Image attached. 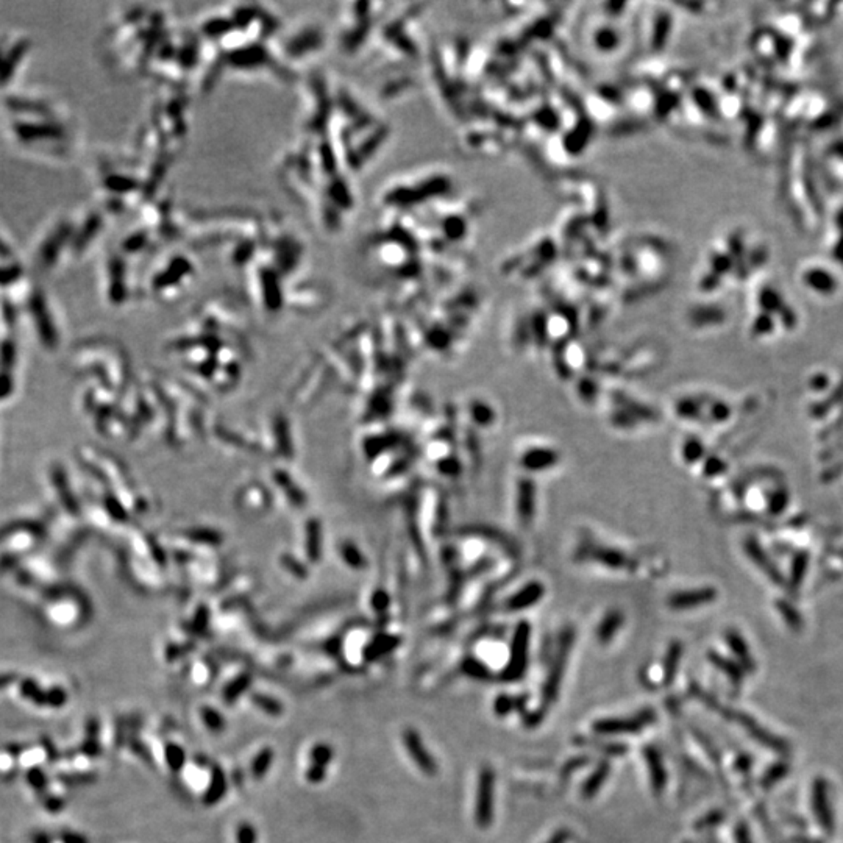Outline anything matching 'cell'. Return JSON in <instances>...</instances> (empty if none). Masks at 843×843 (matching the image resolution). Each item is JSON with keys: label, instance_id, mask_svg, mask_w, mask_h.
Listing matches in <instances>:
<instances>
[{"label": "cell", "instance_id": "obj_14", "mask_svg": "<svg viewBox=\"0 0 843 843\" xmlns=\"http://www.w3.org/2000/svg\"><path fill=\"white\" fill-rule=\"evenodd\" d=\"M726 640L728 645L732 648V651L736 653V656L741 659V663L743 664V667L747 670H754V664L753 659H751L750 653H748V647L745 644V640L742 639L741 634H737L736 631H730V633L726 634Z\"/></svg>", "mask_w": 843, "mask_h": 843}, {"label": "cell", "instance_id": "obj_23", "mask_svg": "<svg viewBox=\"0 0 843 843\" xmlns=\"http://www.w3.org/2000/svg\"><path fill=\"white\" fill-rule=\"evenodd\" d=\"M0 257H10V248L3 244L2 239H0Z\"/></svg>", "mask_w": 843, "mask_h": 843}, {"label": "cell", "instance_id": "obj_16", "mask_svg": "<svg viewBox=\"0 0 843 843\" xmlns=\"http://www.w3.org/2000/svg\"><path fill=\"white\" fill-rule=\"evenodd\" d=\"M683 656V645L678 644V642H673L670 645L669 651H667V658L664 663V683L670 684L673 681V678L676 675L678 670V663L679 659Z\"/></svg>", "mask_w": 843, "mask_h": 843}, {"label": "cell", "instance_id": "obj_9", "mask_svg": "<svg viewBox=\"0 0 843 843\" xmlns=\"http://www.w3.org/2000/svg\"><path fill=\"white\" fill-rule=\"evenodd\" d=\"M644 756L647 759V766H648V772H650V781H651V787L654 793H660L665 788L667 784V773H665V767L663 762V757H660L659 751L654 747H647L644 750Z\"/></svg>", "mask_w": 843, "mask_h": 843}, {"label": "cell", "instance_id": "obj_17", "mask_svg": "<svg viewBox=\"0 0 843 843\" xmlns=\"http://www.w3.org/2000/svg\"><path fill=\"white\" fill-rule=\"evenodd\" d=\"M524 705H525V698H511V696H508V695H500L494 703V709H495L497 715L503 717V715L511 714L514 707L521 709L524 707Z\"/></svg>", "mask_w": 843, "mask_h": 843}, {"label": "cell", "instance_id": "obj_5", "mask_svg": "<svg viewBox=\"0 0 843 843\" xmlns=\"http://www.w3.org/2000/svg\"><path fill=\"white\" fill-rule=\"evenodd\" d=\"M16 135L21 136L24 142H39V141H57L63 139L64 131L59 124H52L48 120L44 122H17Z\"/></svg>", "mask_w": 843, "mask_h": 843}, {"label": "cell", "instance_id": "obj_21", "mask_svg": "<svg viewBox=\"0 0 843 843\" xmlns=\"http://www.w3.org/2000/svg\"><path fill=\"white\" fill-rule=\"evenodd\" d=\"M700 454H701L700 442L690 441V442H687L686 447H684V456H686V459H689V461L698 459Z\"/></svg>", "mask_w": 843, "mask_h": 843}, {"label": "cell", "instance_id": "obj_3", "mask_svg": "<svg viewBox=\"0 0 843 843\" xmlns=\"http://www.w3.org/2000/svg\"><path fill=\"white\" fill-rule=\"evenodd\" d=\"M573 638H575V634L572 629H566L561 634L556 659L553 663V667H551V670L548 673L547 681H545V684H544V690H542L544 709L550 706L551 703L557 698V692H559V686H561V681L564 676V670H566V663H567L570 648H572V644H573Z\"/></svg>", "mask_w": 843, "mask_h": 843}, {"label": "cell", "instance_id": "obj_22", "mask_svg": "<svg viewBox=\"0 0 843 843\" xmlns=\"http://www.w3.org/2000/svg\"><path fill=\"white\" fill-rule=\"evenodd\" d=\"M736 843H753L747 823L741 822L736 828Z\"/></svg>", "mask_w": 843, "mask_h": 843}, {"label": "cell", "instance_id": "obj_7", "mask_svg": "<svg viewBox=\"0 0 843 843\" xmlns=\"http://www.w3.org/2000/svg\"><path fill=\"white\" fill-rule=\"evenodd\" d=\"M812 806H814L815 817H817V820L820 822L822 828L826 831V833H833L834 831L833 808H831L829 795H828V784L824 779H817L814 782V790H812Z\"/></svg>", "mask_w": 843, "mask_h": 843}, {"label": "cell", "instance_id": "obj_1", "mask_svg": "<svg viewBox=\"0 0 843 843\" xmlns=\"http://www.w3.org/2000/svg\"><path fill=\"white\" fill-rule=\"evenodd\" d=\"M495 773L490 767H483L478 776L476 803H475V822L476 826L488 829L494 820L495 808Z\"/></svg>", "mask_w": 843, "mask_h": 843}, {"label": "cell", "instance_id": "obj_8", "mask_svg": "<svg viewBox=\"0 0 843 843\" xmlns=\"http://www.w3.org/2000/svg\"><path fill=\"white\" fill-rule=\"evenodd\" d=\"M715 598V591L712 589H700V591H687L678 592L671 595L669 600L670 608L673 609H690L696 606L711 603Z\"/></svg>", "mask_w": 843, "mask_h": 843}, {"label": "cell", "instance_id": "obj_15", "mask_svg": "<svg viewBox=\"0 0 843 843\" xmlns=\"http://www.w3.org/2000/svg\"><path fill=\"white\" fill-rule=\"evenodd\" d=\"M709 658H711L712 664L715 667H717L719 670L723 671L725 675L728 678H730L734 684H736V686H741L742 681H743V671H742L741 667H739L737 664H734V663H730V660L725 659L723 656H720V654H715V653L709 654Z\"/></svg>", "mask_w": 843, "mask_h": 843}, {"label": "cell", "instance_id": "obj_20", "mask_svg": "<svg viewBox=\"0 0 843 843\" xmlns=\"http://www.w3.org/2000/svg\"><path fill=\"white\" fill-rule=\"evenodd\" d=\"M723 820H725L723 812L715 810V812H711V814H709V815L703 817L701 820L698 823H696L695 828L696 829H706V828H711V826H717V824H720Z\"/></svg>", "mask_w": 843, "mask_h": 843}, {"label": "cell", "instance_id": "obj_18", "mask_svg": "<svg viewBox=\"0 0 843 843\" xmlns=\"http://www.w3.org/2000/svg\"><path fill=\"white\" fill-rule=\"evenodd\" d=\"M463 669L467 675L472 678H476V679H488L490 676L488 667L481 663H478V660H475V659H467L463 665Z\"/></svg>", "mask_w": 843, "mask_h": 843}, {"label": "cell", "instance_id": "obj_13", "mask_svg": "<svg viewBox=\"0 0 843 843\" xmlns=\"http://www.w3.org/2000/svg\"><path fill=\"white\" fill-rule=\"evenodd\" d=\"M609 763L608 762H600L597 768L593 770V773L589 776V779L584 782L583 787V797L584 798H592L595 797L600 788L604 784V781L608 779L609 775Z\"/></svg>", "mask_w": 843, "mask_h": 843}, {"label": "cell", "instance_id": "obj_11", "mask_svg": "<svg viewBox=\"0 0 843 843\" xmlns=\"http://www.w3.org/2000/svg\"><path fill=\"white\" fill-rule=\"evenodd\" d=\"M542 595H544V587L537 583H531L528 586H525L521 591L515 592L514 595L509 598L508 608L511 611L526 609V608H530V606L536 604Z\"/></svg>", "mask_w": 843, "mask_h": 843}, {"label": "cell", "instance_id": "obj_2", "mask_svg": "<svg viewBox=\"0 0 843 843\" xmlns=\"http://www.w3.org/2000/svg\"><path fill=\"white\" fill-rule=\"evenodd\" d=\"M528 644H530V627L526 622H521L515 629L509 663L501 673V679L508 683L519 681L524 678L526 667H528Z\"/></svg>", "mask_w": 843, "mask_h": 843}, {"label": "cell", "instance_id": "obj_10", "mask_svg": "<svg viewBox=\"0 0 843 843\" xmlns=\"http://www.w3.org/2000/svg\"><path fill=\"white\" fill-rule=\"evenodd\" d=\"M521 465L530 472L545 470L548 467L557 464V454L550 448H532L521 456Z\"/></svg>", "mask_w": 843, "mask_h": 843}, {"label": "cell", "instance_id": "obj_12", "mask_svg": "<svg viewBox=\"0 0 843 843\" xmlns=\"http://www.w3.org/2000/svg\"><path fill=\"white\" fill-rule=\"evenodd\" d=\"M622 624L623 615L620 611H611L609 614H606L597 628V639L600 644H609V642L614 639L617 631L622 628Z\"/></svg>", "mask_w": 843, "mask_h": 843}, {"label": "cell", "instance_id": "obj_19", "mask_svg": "<svg viewBox=\"0 0 843 843\" xmlns=\"http://www.w3.org/2000/svg\"><path fill=\"white\" fill-rule=\"evenodd\" d=\"M786 773H787V766H786V763L781 762V763H778V766H775V767H772V768L768 770L767 775H766V778H763V781H762V784L766 786V787L767 786H772V784H775L776 781H779Z\"/></svg>", "mask_w": 843, "mask_h": 843}, {"label": "cell", "instance_id": "obj_4", "mask_svg": "<svg viewBox=\"0 0 843 843\" xmlns=\"http://www.w3.org/2000/svg\"><path fill=\"white\" fill-rule=\"evenodd\" d=\"M656 720V714L651 709L640 711L638 715L629 719H603L592 725V730L600 736H614V734H633L639 732L651 725Z\"/></svg>", "mask_w": 843, "mask_h": 843}, {"label": "cell", "instance_id": "obj_6", "mask_svg": "<svg viewBox=\"0 0 843 843\" xmlns=\"http://www.w3.org/2000/svg\"><path fill=\"white\" fill-rule=\"evenodd\" d=\"M403 742L405 747L408 750L409 756L412 757V761L416 762V766L422 770L423 773L428 776H434L438 773V766H436L434 757L428 753L425 745H423L420 736L416 731L408 730L405 731L403 734Z\"/></svg>", "mask_w": 843, "mask_h": 843}]
</instances>
